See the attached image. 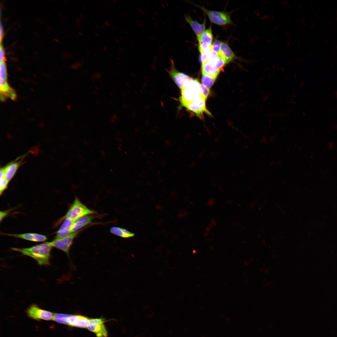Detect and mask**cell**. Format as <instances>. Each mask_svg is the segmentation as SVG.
<instances>
[{
	"label": "cell",
	"mask_w": 337,
	"mask_h": 337,
	"mask_svg": "<svg viewBox=\"0 0 337 337\" xmlns=\"http://www.w3.org/2000/svg\"><path fill=\"white\" fill-rule=\"evenodd\" d=\"M52 247L46 242L27 248L12 247L11 250L32 258L40 265H48L50 264Z\"/></svg>",
	"instance_id": "6da1fadb"
},
{
	"label": "cell",
	"mask_w": 337,
	"mask_h": 337,
	"mask_svg": "<svg viewBox=\"0 0 337 337\" xmlns=\"http://www.w3.org/2000/svg\"><path fill=\"white\" fill-rule=\"evenodd\" d=\"M200 85L197 80L193 79L185 87L180 90L181 95L178 100L181 106L184 107L201 98H205L202 94Z\"/></svg>",
	"instance_id": "7a4b0ae2"
},
{
	"label": "cell",
	"mask_w": 337,
	"mask_h": 337,
	"mask_svg": "<svg viewBox=\"0 0 337 337\" xmlns=\"http://www.w3.org/2000/svg\"><path fill=\"white\" fill-rule=\"evenodd\" d=\"M97 212L86 207L76 197L70 205L66 214L59 220L60 223L66 218L75 221L78 218L84 216L93 214Z\"/></svg>",
	"instance_id": "3957f363"
},
{
	"label": "cell",
	"mask_w": 337,
	"mask_h": 337,
	"mask_svg": "<svg viewBox=\"0 0 337 337\" xmlns=\"http://www.w3.org/2000/svg\"><path fill=\"white\" fill-rule=\"evenodd\" d=\"M59 323L70 326L81 328H88L90 319L82 315L60 313L58 316Z\"/></svg>",
	"instance_id": "277c9868"
},
{
	"label": "cell",
	"mask_w": 337,
	"mask_h": 337,
	"mask_svg": "<svg viewBox=\"0 0 337 337\" xmlns=\"http://www.w3.org/2000/svg\"><path fill=\"white\" fill-rule=\"evenodd\" d=\"M170 76L178 87L181 90L193 79L185 73L178 71L176 68L173 59L170 60V66L167 70Z\"/></svg>",
	"instance_id": "5b68a950"
},
{
	"label": "cell",
	"mask_w": 337,
	"mask_h": 337,
	"mask_svg": "<svg viewBox=\"0 0 337 337\" xmlns=\"http://www.w3.org/2000/svg\"><path fill=\"white\" fill-rule=\"evenodd\" d=\"M81 230H80L72 232L65 237L54 239L52 241L47 242L52 247H56L64 252L69 257V250L73 240Z\"/></svg>",
	"instance_id": "8992f818"
},
{
	"label": "cell",
	"mask_w": 337,
	"mask_h": 337,
	"mask_svg": "<svg viewBox=\"0 0 337 337\" xmlns=\"http://www.w3.org/2000/svg\"><path fill=\"white\" fill-rule=\"evenodd\" d=\"M26 313L30 318L37 320H50L53 319L54 314L51 312L40 308L36 304H32L29 307Z\"/></svg>",
	"instance_id": "52a82bcc"
},
{
	"label": "cell",
	"mask_w": 337,
	"mask_h": 337,
	"mask_svg": "<svg viewBox=\"0 0 337 337\" xmlns=\"http://www.w3.org/2000/svg\"><path fill=\"white\" fill-rule=\"evenodd\" d=\"M208 15L210 21L219 25H224L232 23L229 15L223 12L208 10L203 7L197 6Z\"/></svg>",
	"instance_id": "ba28073f"
},
{
	"label": "cell",
	"mask_w": 337,
	"mask_h": 337,
	"mask_svg": "<svg viewBox=\"0 0 337 337\" xmlns=\"http://www.w3.org/2000/svg\"><path fill=\"white\" fill-rule=\"evenodd\" d=\"M206 100L205 98H201L186 105L184 107L187 110L195 113L200 118H203L204 113L212 115L211 113L206 109Z\"/></svg>",
	"instance_id": "9c48e42d"
},
{
	"label": "cell",
	"mask_w": 337,
	"mask_h": 337,
	"mask_svg": "<svg viewBox=\"0 0 337 337\" xmlns=\"http://www.w3.org/2000/svg\"><path fill=\"white\" fill-rule=\"evenodd\" d=\"M198 49L201 54L208 53L211 51L213 35L211 28L205 30L198 38Z\"/></svg>",
	"instance_id": "30bf717a"
},
{
	"label": "cell",
	"mask_w": 337,
	"mask_h": 337,
	"mask_svg": "<svg viewBox=\"0 0 337 337\" xmlns=\"http://www.w3.org/2000/svg\"><path fill=\"white\" fill-rule=\"evenodd\" d=\"M103 318L90 319V324L87 328L90 331L94 333L98 337H106L107 332Z\"/></svg>",
	"instance_id": "8fae6325"
},
{
	"label": "cell",
	"mask_w": 337,
	"mask_h": 337,
	"mask_svg": "<svg viewBox=\"0 0 337 337\" xmlns=\"http://www.w3.org/2000/svg\"><path fill=\"white\" fill-rule=\"evenodd\" d=\"M2 234L35 242H44L47 239V237L45 235L34 233L17 234L2 233Z\"/></svg>",
	"instance_id": "7c38bea8"
},
{
	"label": "cell",
	"mask_w": 337,
	"mask_h": 337,
	"mask_svg": "<svg viewBox=\"0 0 337 337\" xmlns=\"http://www.w3.org/2000/svg\"><path fill=\"white\" fill-rule=\"evenodd\" d=\"M74 221L69 219H65L56 232L54 239L65 237L72 233L71 229Z\"/></svg>",
	"instance_id": "4fadbf2b"
},
{
	"label": "cell",
	"mask_w": 337,
	"mask_h": 337,
	"mask_svg": "<svg viewBox=\"0 0 337 337\" xmlns=\"http://www.w3.org/2000/svg\"><path fill=\"white\" fill-rule=\"evenodd\" d=\"M97 216L94 215L90 214L82 217L75 221L71 229V232H73L80 230L82 227L90 224L92 221Z\"/></svg>",
	"instance_id": "5bb4252c"
},
{
	"label": "cell",
	"mask_w": 337,
	"mask_h": 337,
	"mask_svg": "<svg viewBox=\"0 0 337 337\" xmlns=\"http://www.w3.org/2000/svg\"><path fill=\"white\" fill-rule=\"evenodd\" d=\"M219 56L222 58L227 64L234 60L235 55L227 44L222 42L220 51L218 53Z\"/></svg>",
	"instance_id": "9a60e30c"
},
{
	"label": "cell",
	"mask_w": 337,
	"mask_h": 337,
	"mask_svg": "<svg viewBox=\"0 0 337 337\" xmlns=\"http://www.w3.org/2000/svg\"><path fill=\"white\" fill-rule=\"evenodd\" d=\"M185 20L190 25L197 36V38L205 31V20L203 23H200L196 21L193 20L189 15H186Z\"/></svg>",
	"instance_id": "2e32d148"
},
{
	"label": "cell",
	"mask_w": 337,
	"mask_h": 337,
	"mask_svg": "<svg viewBox=\"0 0 337 337\" xmlns=\"http://www.w3.org/2000/svg\"><path fill=\"white\" fill-rule=\"evenodd\" d=\"M21 161L11 162L5 167H3L4 171V178L9 182L15 174L19 167Z\"/></svg>",
	"instance_id": "e0dca14e"
},
{
	"label": "cell",
	"mask_w": 337,
	"mask_h": 337,
	"mask_svg": "<svg viewBox=\"0 0 337 337\" xmlns=\"http://www.w3.org/2000/svg\"><path fill=\"white\" fill-rule=\"evenodd\" d=\"M202 74L217 77L220 70H218L213 65L206 61L202 66Z\"/></svg>",
	"instance_id": "ac0fdd59"
},
{
	"label": "cell",
	"mask_w": 337,
	"mask_h": 337,
	"mask_svg": "<svg viewBox=\"0 0 337 337\" xmlns=\"http://www.w3.org/2000/svg\"><path fill=\"white\" fill-rule=\"evenodd\" d=\"M111 233L122 237L128 238L133 237L134 234L128 230L118 227H113L110 229Z\"/></svg>",
	"instance_id": "d6986e66"
},
{
	"label": "cell",
	"mask_w": 337,
	"mask_h": 337,
	"mask_svg": "<svg viewBox=\"0 0 337 337\" xmlns=\"http://www.w3.org/2000/svg\"><path fill=\"white\" fill-rule=\"evenodd\" d=\"M216 78L207 74H202L201 80L202 84L209 89L214 83Z\"/></svg>",
	"instance_id": "ffe728a7"
},
{
	"label": "cell",
	"mask_w": 337,
	"mask_h": 337,
	"mask_svg": "<svg viewBox=\"0 0 337 337\" xmlns=\"http://www.w3.org/2000/svg\"><path fill=\"white\" fill-rule=\"evenodd\" d=\"M220 56L218 53L211 50L208 54L207 61L214 65L216 67V64Z\"/></svg>",
	"instance_id": "44dd1931"
},
{
	"label": "cell",
	"mask_w": 337,
	"mask_h": 337,
	"mask_svg": "<svg viewBox=\"0 0 337 337\" xmlns=\"http://www.w3.org/2000/svg\"><path fill=\"white\" fill-rule=\"evenodd\" d=\"M7 77V68L5 61L0 62V78L6 80Z\"/></svg>",
	"instance_id": "7402d4cb"
},
{
	"label": "cell",
	"mask_w": 337,
	"mask_h": 337,
	"mask_svg": "<svg viewBox=\"0 0 337 337\" xmlns=\"http://www.w3.org/2000/svg\"><path fill=\"white\" fill-rule=\"evenodd\" d=\"M9 182L4 177L0 178V193L1 195L7 188Z\"/></svg>",
	"instance_id": "603a6c76"
},
{
	"label": "cell",
	"mask_w": 337,
	"mask_h": 337,
	"mask_svg": "<svg viewBox=\"0 0 337 337\" xmlns=\"http://www.w3.org/2000/svg\"><path fill=\"white\" fill-rule=\"evenodd\" d=\"M222 42L218 40L215 41L211 46V50L218 53L220 51Z\"/></svg>",
	"instance_id": "cb8c5ba5"
},
{
	"label": "cell",
	"mask_w": 337,
	"mask_h": 337,
	"mask_svg": "<svg viewBox=\"0 0 337 337\" xmlns=\"http://www.w3.org/2000/svg\"><path fill=\"white\" fill-rule=\"evenodd\" d=\"M0 85L1 91L5 92L9 90V87L6 80L0 79Z\"/></svg>",
	"instance_id": "d4e9b609"
},
{
	"label": "cell",
	"mask_w": 337,
	"mask_h": 337,
	"mask_svg": "<svg viewBox=\"0 0 337 337\" xmlns=\"http://www.w3.org/2000/svg\"><path fill=\"white\" fill-rule=\"evenodd\" d=\"M200 86L202 90V94L206 100L210 93L209 89L201 84L200 85Z\"/></svg>",
	"instance_id": "484cf974"
},
{
	"label": "cell",
	"mask_w": 337,
	"mask_h": 337,
	"mask_svg": "<svg viewBox=\"0 0 337 337\" xmlns=\"http://www.w3.org/2000/svg\"><path fill=\"white\" fill-rule=\"evenodd\" d=\"M208 54L204 53L201 54L200 55L199 60L202 65L203 64L207 61Z\"/></svg>",
	"instance_id": "4316f807"
},
{
	"label": "cell",
	"mask_w": 337,
	"mask_h": 337,
	"mask_svg": "<svg viewBox=\"0 0 337 337\" xmlns=\"http://www.w3.org/2000/svg\"><path fill=\"white\" fill-rule=\"evenodd\" d=\"M5 51L3 47L1 44L0 46V62L5 61Z\"/></svg>",
	"instance_id": "83f0119b"
},
{
	"label": "cell",
	"mask_w": 337,
	"mask_h": 337,
	"mask_svg": "<svg viewBox=\"0 0 337 337\" xmlns=\"http://www.w3.org/2000/svg\"><path fill=\"white\" fill-rule=\"evenodd\" d=\"M10 211V210H8L0 212V221L1 222L9 214Z\"/></svg>",
	"instance_id": "f1b7e54d"
},
{
	"label": "cell",
	"mask_w": 337,
	"mask_h": 337,
	"mask_svg": "<svg viewBox=\"0 0 337 337\" xmlns=\"http://www.w3.org/2000/svg\"><path fill=\"white\" fill-rule=\"evenodd\" d=\"M3 35V32L2 26L1 23L0 27V42L1 43Z\"/></svg>",
	"instance_id": "f546056e"
},
{
	"label": "cell",
	"mask_w": 337,
	"mask_h": 337,
	"mask_svg": "<svg viewBox=\"0 0 337 337\" xmlns=\"http://www.w3.org/2000/svg\"><path fill=\"white\" fill-rule=\"evenodd\" d=\"M73 66L74 67L75 69H78V67H81V64L80 62H77Z\"/></svg>",
	"instance_id": "4dcf8cb0"
},
{
	"label": "cell",
	"mask_w": 337,
	"mask_h": 337,
	"mask_svg": "<svg viewBox=\"0 0 337 337\" xmlns=\"http://www.w3.org/2000/svg\"><path fill=\"white\" fill-rule=\"evenodd\" d=\"M94 76H96L97 78H100V75L99 73H96Z\"/></svg>",
	"instance_id": "1f68e13d"
},
{
	"label": "cell",
	"mask_w": 337,
	"mask_h": 337,
	"mask_svg": "<svg viewBox=\"0 0 337 337\" xmlns=\"http://www.w3.org/2000/svg\"><path fill=\"white\" fill-rule=\"evenodd\" d=\"M104 49H105V51H107V49H106V48L105 47H104Z\"/></svg>",
	"instance_id": "d6a6232c"
}]
</instances>
